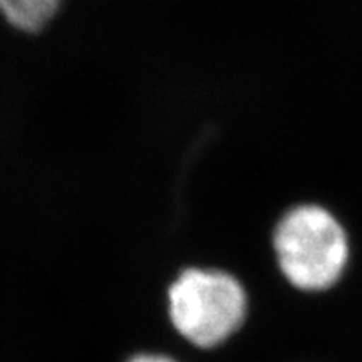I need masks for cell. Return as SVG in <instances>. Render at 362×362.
<instances>
[{"label":"cell","instance_id":"obj_4","mask_svg":"<svg viewBox=\"0 0 362 362\" xmlns=\"http://www.w3.org/2000/svg\"><path fill=\"white\" fill-rule=\"evenodd\" d=\"M127 362H177V361L171 357H165V355H158V354H140V355H134V357H131Z\"/></svg>","mask_w":362,"mask_h":362},{"label":"cell","instance_id":"obj_3","mask_svg":"<svg viewBox=\"0 0 362 362\" xmlns=\"http://www.w3.org/2000/svg\"><path fill=\"white\" fill-rule=\"evenodd\" d=\"M61 0H0V13L21 32L37 33L57 15Z\"/></svg>","mask_w":362,"mask_h":362},{"label":"cell","instance_id":"obj_1","mask_svg":"<svg viewBox=\"0 0 362 362\" xmlns=\"http://www.w3.org/2000/svg\"><path fill=\"white\" fill-rule=\"evenodd\" d=\"M272 250L281 276L302 293L331 289L349 263L344 226L320 204L285 211L272 234Z\"/></svg>","mask_w":362,"mask_h":362},{"label":"cell","instance_id":"obj_2","mask_svg":"<svg viewBox=\"0 0 362 362\" xmlns=\"http://www.w3.org/2000/svg\"><path fill=\"white\" fill-rule=\"evenodd\" d=\"M165 296L171 326L201 349L226 342L247 320L248 294L243 284L219 269L189 267L171 281Z\"/></svg>","mask_w":362,"mask_h":362}]
</instances>
